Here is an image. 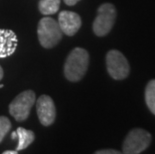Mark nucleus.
<instances>
[{"instance_id": "obj_1", "label": "nucleus", "mask_w": 155, "mask_h": 154, "mask_svg": "<svg viewBox=\"0 0 155 154\" xmlns=\"http://www.w3.org/2000/svg\"><path fill=\"white\" fill-rule=\"evenodd\" d=\"M89 65V54L84 48L76 47L66 58L64 75L69 81L76 82L84 77Z\"/></svg>"}, {"instance_id": "obj_2", "label": "nucleus", "mask_w": 155, "mask_h": 154, "mask_svg": "<svg viewBox=\"0 0 155 154\" xmlns=\"http://www.w3.org/2000/svg\"><path fill=\"white\" fill-rule=\"evenodd\" d=\"M38 39L41 46L52 48L60 42L62 31L58 22L51 17H43L38 24Z\"/></svg>"}, {"instance_id": "obj_3", "label": "nucleus", "mask_w": 155, "mask_h": 154, "mask_svg": "<svg viewBox=\"0 0 155 154\" xmlns=\"http://www.w3.org/2000/svg\"><path fill=\"white\" fill-rule=\"evenodd\" d=\"M151 134L148 131L135 128L127 134L122 145V152L125 154H139L149 147L151 143Z\"/></svg>"}, {"instance_id": "obj_4", "label": "nucleus", "mask_w": 155, "mask_h": 154, "mask_svg": "<svg viewBox=\"0 0 155 154\" xmlns=\"http://www.w3.org/2000/svg\"><path fill=\"white\" fill-rule=\"evenodd\" d=\"M116 19V9L111 3H104L99 6L97 16L93 22V32L97 36L107 35L111 31Z\"/></svg>"}, {"instance_id": "obj_5", "label": "nucleus", "mask_w": 155, "mask_h": 154, "mask_svg": "<svg viewBox=\"0 0 155 154\" xmlns=\"http://www.w3.org/2000/svg\"><path fill=\"white\" fill-rule=\"evenodd\" d=\"M35 103V93L32 90L23 91L9 104V113L16 121L22 122L28 118L29 113Z\"/></svg>"}, {"instance_id": "obj_6", "label": "nucleus", "mask_w": 155, "mask_h": 154, "mask_svg": "<svg viewBox=\"0 0 155 154\" xmlns=\"http://www.w3.org/2000/svg\"><path fill=\"white\" fill-rule=\"evenodd\" d=\"M106 66L108 73L115 80H123L129 75V63L124 55L118 50H110L107 53Z\"/></svg>"}, {"instance_id": "obj_7", "label": "nucleus", "mask_w": 155, "mask_h": 154, "mask_svg": "<svg viewBox=\"0 0 155 154\" xmlns=\"http://www.w3.org/2000/svg\"><path fill=\"white\" fill-rule=\"evenodd\" d=\"M36 110L39 121L43 126H50L55 121L56 109L50 96L41 95L36 102Z\"/></svg>"}, {"instance_id": "obj_8", "label": "nucleus", "mask_w": 155, "mask_h": 154, "mask_svg": "<svg viewBox=\"0 0 155 154\" xmlns=\"http://www.w3.org/2000/svg\"><path fill=\"white\" fill-rule=\"evenodd\" d=\"M58 24L60 26L62 33L67 36H73L76 34L81 27V18L77 13L63 10L58 15Z\"/></svg>"}, {"instance_id": "obj_9", "label": "nucleus", "mask_w": 155, "mask_h": 154, "mask_svg": "<svg viewBox=\"0 0 155 154\" xmlns=\"http://www.w3.org/2000/svg\"><path fill=\"white\" fill-rule=\"evenodd\" d=\"M17 47V36L10 29H0V58L10 56Z\"/></svg>"}, {"instance_id": "obj_10", "label": "nucleus", "mask_w": 155, "mask_h": 154, "mask_svg": "<svg viewBox=\"0 0 155 154\" xmlns=\"http://www.w3.org/2000/svg\"><path fill=\"white\" fill-rule=\"evenodd\" d=\"M16 134H17V138H18V145L17 148H16L17 151L27 148L35 139L33 131L27 130L25 128H22V127H18L17 130H16Z\"/></svg>"}, {"instance_id": "obj_11", "label": "nucleus", "mask_w": 155, "mask_h": 154, "mask_svg": "<svg viewBox=\"0 0 155 154\" xmlns=\"http://www.w3.org/2000/svg\"><path fill=\"white\" fill-rule=\"evenodd\" d=\"M61 0H40L38 3V8L43 15L54 14L60 7Z\"/></svg>"}, {"instance_id": "obj_12", "label": "nucleus", "mask_w": 155, "mask_h": 154, "mask_svg": "<svg viewBox=\"0 0 155 154\" xmlns=\"http://www.w3.org/2000/svg\"><path fill=\"white\" fill-rule=\"evenodd\" d=\"M145 102L149 110L155 115V79L149 81L145 88Z\"/></svg>"}, {"instance_id": "obj_13", "label": "nucleus", "mask_w": 155, "mask_h": 154, "mask_svg": "<svg viewBox=\"0 0 155 154\" xmlns=\"http://www.w3.org/2000/svg\"><path fill=\"white\" fill-rule=\"evenodd\" d=\"M11 128V122L7 117L0 116V143L4 139L5 135Z\"/></svg>"}, {"instance_id": "obj_14", "label": "nucleus", "mask_w": 155, "mask_h": 154, "mask_svg": "<svg viewBox=\"0 0 155 154\" xmlns=\"http://www.w3.org/2000/svg\"><path fill=\"white\" fill-rule=\"evenodd\" d=\"M96 154H120L121 152L118 151V150H114V149H103V150H98V151L95 152Z\"/></svg>"}, {"instance_id": "obj_15", "label": "nucleus", "mask_w": 155, "mask_h": 154, "mask_svg": "<svg viewBox=\"0 0 155 154\" xmlns=\"http://www.w3.org/2000/svg\"><path fill=\"white\" fill-rule=\"evenodd\" d=\"M79 1H80V0H64V2L66 3L67 5H69V6H73V5H75Z\"/></svg>"}, {"instance_id": "obj_16", "label": "nucleus", "mask_w": 155, "mask_h": 154, "mask_svg": "<svg viewBox=\"0 0 155 154\" xmlns=\"http://www.w3.org/2000/svg\"><path fill=\"white\" fill-rule=\"evenodd\" d=\"M18 151L17 150H7V151H4L3 154H17Z\"/></svg>"}, {"instance_id": "obj_17", "label": "nucleus", "mask_w": 155, "mask_h": 154, "mask_svg": "<svg viewBox=\"0 0 155 154\" xmlns=\"http://www.w3.org/2000/svg\"><path fill=\"white\" fill-rule=\"evenodd\" d=\"M3 78V69H2V67L0 66V80H1Z\"/></svg>"}, {"instance_id": "obj_18", "label": "nucleus", "mask_w": 155, "mask_h": 154, "mask_svg": "<svg viewBox=\"0 0 155 154\" xmlns=\"http://www.w3.org/2000/svg\"><path fill=\"white\" fill-rule=\"evenodd\" d=\"M16 137H17V134H16V131H14V132H12V135H11V138L12 139H15Z\"/></svg>"}, {"instance_id": "obj_19", "label": "nucleus", "mask_w": 155, "mask_h": 154, "mask_svg": "<svg viewBox=\"0 0 155 154\" xmlns=\"http://www.w3.org/2000/svg\"><path fill=\"white\" fill-rule=\"evenodd\" d=\"M3 86H4V85H3V84H1V85H0V88H3Z\"/></svg>"}]
</instances>
